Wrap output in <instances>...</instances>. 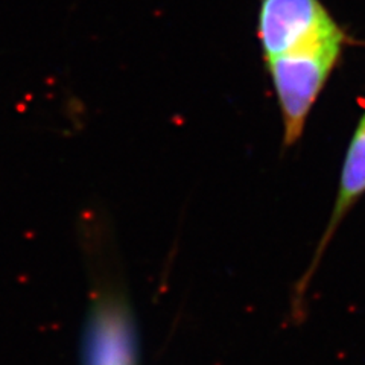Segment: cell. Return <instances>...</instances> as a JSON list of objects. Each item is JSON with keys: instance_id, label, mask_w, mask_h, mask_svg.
Listing matches in <instances>:
<instances>
[{"instance_id": "2", "label": "cell", "mask_w": 365, "mask_h": 365, "mask_svg": "<svg viewBox=\"0 0 365 365\" xmlns=\"http://www.w3.org/2000/svg\"><path fill=\"white\" fill-rule=\"evenodd\" d=\"M338 29L319 0H262L257 36L265 60Z\"/></svg>"}, {"instance_id": "3", "label": "cell", "mask_w": 365, "mask_h": 365, "mask_svg": "<svg viewBox=\"0 0 365 365\" xmlns=\"http://www.w3.org/2000/svg\"><path fill=\"white\" fill-rule=\"evenodd\" d=\"M84 365H137L133 317L119 295L106 294L95 303L84 338Z\"/></svg>"}, {"instance_id": "1", "label": "cell", "mask_w": 365, "mask_h": 365, "mask_svg": "<svg viewBox=\"0 0 365 365\" xmlns=\"http://www.w3.org/2000/svg\"><path fill=\"white\" fill-rule=\"evenodd\" d=\"M342 40L344 36L338 28L267 60L282 110L287 146L295 143L302 135L307 114L341 53Z\"/></svg>"}, {"instance_id": "4", "label": "cell", "mask_w": 365, "mask_h": 365, "mask_svg": "<svg viewBox=\"0 0 365 365\" xmlns=\"http://www.w3.org/2000/svg\"><path fill=\"white\" fill-rule=\"evenodd\" d=\"M364 192H365V114L358 125L355 135H353L349 153L346 155L344 166H342L341 186H339L332 218H330L327 230L322 239V244H319L311 268L307 269V272L304 274L303 279L299 282V284H297L295 288L294 302H292V317L295 319L303 318L304 315L303 303L306 299V291L309 288V283L312 280L315 268L319 264V259L323 256V251L330 242V239H332L341 220L344 218L347 210L356 202V200L362 195Z\"/></svg>"}]
</instances>
